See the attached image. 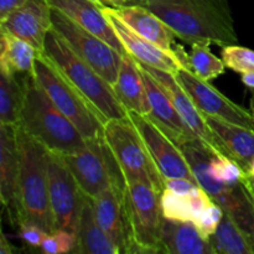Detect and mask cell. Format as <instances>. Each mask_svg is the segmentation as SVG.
<instances>
[{"instance_id": "obj_12", "label": "cell", "mask_w": 254, "mask_h": 254, "mask_svg": "<svg viewBox=\"0 0 254 254\" xmlns=\"http://www.w3.org/2000/svg\"><path fill=\"white\" fill-rule=\"evenodd\" d=\"M193 103L205 116L216 117L230 123L254 129V112L248 111L223 96L208 81H203L191 69L183 67L176 73Z\"/></svg>"}, {"instance_id": "obj_17", "label": "cell", "mask_w": 254, "mask_h": 254, "mask_svg": "<svg viewBox=\"0 0 254 254\" xmlns=\"http://www.w3.org/2000/svg\"><path fill=\"white\" fill-rule=\"evenodd\" d=\"M20 156L16 127L0 124V197L12 226L21 223L19 208Z\"/></svg>"}, {"instance_id": "obj_42", "label": "cell", "mask_w": 254, "mask_h": 254, "mask_svg": "<svg viewBox=\"0 0 254 254\" xmlns=\"http://www.w3.org/2000/svg\"><path fill=\"white\" fill-rule=\"evenodd\" d=\"M248 174H250L251 176H252V178L254 179V161H253V164H252V166H251V169H250V171H248Z\"/></svg>"}, {"instance_id": "obj_6", "label": "cell", "mask_w": 254, "mask_h": 254, "mask_svg": "<svg viewBox=\"0 0 254 254\" xmlns=\"http://www.w3.org/2000/svg\"><path fill=\"white\" fill-rule=\"evenodd\" d=\"M34 77L52 103L76 126L84 138L104 135L106 122L42 52L35 60Z\"/></svg>"}, {"instance_id": "obj_9", "label": "cell", "mask_w": 254, "mask_h": 254, "mask_svg": "<svg viewBox=\"0 0 254 254\" xmlns=\"http://www.w3.org/2000/svg\"><path fill=\"white\" fill-rule=\"evenodd\" d=\"M158 190L143 183L127 184L126 206L131 232L130 253H163L160 247L161 212Z\"/></svg>"}, {"instance_id": "obj_40", "label": "cell", "mask_w": 254, "mask_h": 254, "mask_svg": "<svg viewBox=\"0 0 254 254\" xmlns=\"http://www.w3.org/2000/svg\"><path fill=\"white\" fill-rule=\"evenodd\" d=\"M242 82L247 87L254 89V71L247 72V73H242Z\"/></svg>"}, {"instance_id": "obj_37", "label": "cell", "mask_w": 254, "mask_h": 254, "mask_svg": "<svg viewBox=\"0 0 254 254\" xmlns=\"http://www.w3.org/2000/svg\"><path fill=\"white\" fill-rule=\"evenodd\" d=\"M26 0H0V20L21 6Z\"/></svg>"}, {"instance_id": "obj_1", "label": "cell", "mask_w": 254, "mask_h": 254, "mask_svg": "<svg viewBox=\"0 0 254 254\" xmlns=\"http://www.w3.org/2000/svg\"><path fill=\"white\" fill-rule=\"evenodd\" d=\"M146 7L186 44L238 42L227 0H148Z\"/></svg>"}, {"instance_id": "obj_32", "label": "cell", "mask_w": 254, "mask_h": 254, "mask_svg": "<svg viewBox=\"0 0 254 254\" xmlns=\"http://www.w3.org/2000/svg\"><path fill=\"white\" fill-rule=\"evenodd\" d=\"M222 61L226 67L238 73H247L254 71V51L247 47L236 45H227L221 51Z\"/></svg>"}, {"instance_id": "obj_33", "label": "cell", "mask_w": 254, "mask_h": 254, "mask_svg": "<svg viewBox=\"0 0 254 254\" xmlns=\"http://www.w3.org/2000/svg\"><path fill=\"white\" fill-rule=\"evenodd\" d=\"M77 245V236L64 230H55L45 236L40 250L46 254L73 253Z\"/></svg>"}, {"instance_id": "obj_7", "label": "cell", "mask_w": 254, "mask_h": 254, "mask_svg": "<svg viewBox=\"0 0 254 254\" xmlns=\"http://www.w3.org/2000/svg\"><path fill=\"white\" fill-rule=\"evenodd\" d=\"M104 138L121 166L127 184L143 183L159 192L165 190V179L156 168L129 116L107 122Z\"/></svg>"}, {"instance_id": "obj_15", "label": "cell", "mask_w": 254, "mask_h": 254, "mask_svg": "<svg viewBox=\"0 0 254 254\" xmlns=\"http://www.w3.org/2000/svg\"><path fill=\"white\" fill-rule=\"evenodd\" d=\"M52 7L47 0H26L21 6L0 20V31L12 35L42 51L52 27Z\"/></svg>"}, {"instance_id": "obj_25", "label": "cell", "mask_w": 254, "mask_h": 254, "mask_svg": "<svg viewBox=\"0 0 254 254\" xmlns=\"http://www.w3.org/2000/svg\"><path fill=\"white\" fill-rule=\"evenodd\" d=\"M84 195V193H83ZM76 254H118L108 236L104 233L96 218L92 197L84 195L83 205L77 226Z\"/></svg>"}, {"instance_id": "obj_23", "label": "cell", "mask_w": 254, "mask_h": 254, "mask_svg": "<svg viewBox=\"0 0 254 254\" xmlns=\"http://www.w3.org/2000/svg\"><path fill=\"white\" fill-rule=\"evenodd\" d=\"M160 247L170 254H215L210 238L203 237L195 223L166 217L161 220Z\"/></svg>"}, {"instance_id": "obj_28", "label": "cell", "mask_w": 254, "mask_h": 254, "mask_svg": "<svg viewBox=\"0 0 254 254\" xmlns=\"http://www.w3.org/2000/svg\"><path fill=\"white\" fill-rule=\"evenodd\" d=\"M210 242L215 254H254L252 237L226 213Z\"/></svg>"}, {"instance_id": "obj_34", "label": "cell", "mask_w": 254, "mask_h": 254, "mask_svg": "<svg viewBox=\"0 0 254 254\" xmlns=\"http://www.w3.org/2000/svg\"><path fill=\"white\" fill-rule=\"evenodd\" d=\"M223 215H225V212H223L222 208L212 201L205 210L198 213L197 217L193 220V223L203 237L210 238L217 230L218 225L222 221Z\"/></svg>"}, {"instance_id": "obj_22", "label": "cell", "mask_w": 254, "mask_h": 254, "mask_svg": "<svg viewBox=\"0 0 254 254\" xmlns=\"http://www.w3.org/2000/svg\"><path fill=\"white\" fill-rule=\"evenodd\" d=\"M205 118L222 148L223 155L237 161L248 174L254 161V129L230 123L216 117L205 116Z\"/></svg>"}, {"instance_id": "obj_16", "label": "cell", "mask_w": 254, "mask_h": 254, "mask_svg": "<svg viewBox=\"0 0 254 254\" xmlns=\"http://www.w3.org/2000/svg\"><path fill=\"white\" fill-rule=\"evenodd\" d=\"M92 200L97 221L118 254L130 253L131 232L126 206V190L109 188Z\"/></svg>"}, {"instance_id": "obj_18", "label": "cell", "mask_w": 254, "mask_h": 254, "mask_svg": "<svg viewBox=\"0 0 254 254\" xmlns=\"http://www.w3.org/2000/svg\"><path fill=\"white\" fill-rule=\"evenodd\" d=\"M141 72L144 76V82L146 87V94H148L149 104H150V112L146 117L169 136L176 145L181 146L183 144L197 139L191 129L186 126L184 119L181 118L180 113L176 107L174 106L173 101L168 96L165 91L160 87V84L155 81L153 76L141 66Z\"/></svg>"}, {"instance_id": "obj_39", "label": "cell", "mask_w": 254, "mask_h": 254, "mask_svg": "<svg viewBox=\"0 0 254 254\" xmlns=\"http://www.w3.org/2000/svg\"><path fill=\"white\" fill-rule=\"evenodd\" d=\"M243 185H245V188L247 189L248 193H250L254 205V179L250 175V174H247V176H246L245 180H243Z\"/></svg>"}, {"instance_id": "obj_13", "label": "cell", "mask_w": 254, "mask_h": 254, "mask_svg": "<svg viewBox=\"0 0 254 254\" xmlns=\"http://www.w3.org/2000/svg\"><path fill=\"white\" fill-rule=\"evenodd\" d=\"M128 116L138 129L151 159L164 179L184 178L196 181L180 146L176 145L146 116L134 112H128Z\"/></svg>"}, {"instance_id": "obj_27", "label": "cell", "mask_w": 254, "mask_h": 254, "mask_svg": "<svg viewBox=\"0 0 254 254\" xmlns=\"http://www.w3.org/2000/svg\"><path fill=\"white\" fill-rule=\"evenodd\" d=\"M24 94V76L0 71V124L17 127Z\"/></svg>"}, {"instance_id": "obj_43", "label": "cell", "mask_w": 254, "mask_h": 254, "mask_svg": "<svg viewBox=\"0 0 254 254\" xmlns=\"http://www.w3.org/2000/svg\"><path fill=\"white\" fill-rule=\"evenodd\" d=\"M252 240H253V248H254V236H253V238H252Z\"/></svg>"}, {"instance_id": "obj_10", "label": "cell", "mask_w": 254, "mask_h": 254, "mask_svg": "<svg viewBox=\"0 0 254 254\" xmlns=\"http://www.w3.org/2000/svg\"><path fill=\"white\" fill-rule=\"evenodd\" d=\"M51 29L67 46L113 86L118 77L123 55L59 10L52 7Z\"/></svg>"}, {"instance_id": "obj_19", "label": "cell", "mask_w": 254, "mask_h": 254, "mask_svg": "<svg viewBox=\"0 0 254 254\" xmlns=\"http://www.w3.org/2000/svg\"><path fill=\"white\" fill-rule=\"evenodd\" d=\"M103 11L106 16L108 17L109 22L113 26L116 34L118 35L123 46L126 47L127 52L130 56H133L136 61L146 64V66L163 69V71H168L175 74L178 73L179 69L185 67L178 55L165 51L149 40L141 37L140 35L135 34L130 27L127 26L112 11L111 7H103Z\"/></svg>"}, {"instance_id": "obj_30", "label": "cell", "mask_w": 254, "mask_h": 254, "mask_svg": "<svg viewBox=\"0 0 254 254\" xmlns=\"http://www.w3.org/2000/svg\"><path fill=\"white\" fill-rule=\"evenodd\" d=\"M208 170L212 178L228 186L242 184L247 173L236 160L222 154H215L211 158Z\"/></svg>"}, {"instance_id": "obj_4", "label": "cell", "mask_w": 254, "mask_h": 254, "mask_svg": "<svg viewBox=\"0 0 254 254\" xmlns=\"http://www.w3.org/2000/svg\"><path fill=\"white\" fill-rule=\"evenodd\" d=\"M41 52L83 94L106 123L128 117V111L117 97L113 86L79 59L52 29L45 39Z\"/></svg>"}, {"instance_id": "obj_41", "label": "cell", "mask_w": 254, "mask_h": 254, "mask_svg": "<svg viewBox=\"0 0 254 254\" xmlns=\"http://www.w3.org/2000/svg\"><path fill=\"white\" fill-rule=\"evenodd\" d=\"M148 0H129L130 5H141V6H146Z\"/></svg>"}, {"instance_id": "obj_38", "label": "cell", "mask_w": 254, "mask_h": 254, "mask_svg": "<svg viewBox=\"0 0 254 254\" xmlns=\"http://www.w3.org/2000/svg\"><path fill=\"white\" fill-rule=\"evenodd\" d=\"M16 251H17L16 248H14L11 245H10L6 236L2 233L1 240H0V254H12L14 252H16Z\"/></svg>"}, {"instance_id": "obj_24", "label": "cell", "mask_w": 254, "mask_h": 254, "mask_svg": "<svg viewBox=\"0 0 254 254\" xmlns=\"http://www.w3.org/2000/svg\"><path fill=\"white\" fill-rule=\"evenodd\" d=\"M117 97L128 112L148 116L150 112L143 72L138 61L129 54L123 55L116 83L113 84Z\"/></svg>"}, {"instance_id": "obj_26", "label": "cell", "mask_w": 254, "mask_h": 254, "mask_svg": "<svg viewBox=\"0 0 254 254\" xmlns=\"http://www.w3.org/2000/svg\"><path fill=\"white\" fill-rule=\"evenodd\" d=\"M41 54L31 44L12 35L1 32L0 36V71L9 73H34L35 60Z\"/></svg>"}, {"instance_id": "obj_11", "label": "cell", "mask_w": 254, "mask_h": 254, "mask_svg": "<svg viewBox=\"0 0 254 254\" xmlns=\"http://www.w3.org/2000/svg\"><path fill=\"white\" fill-rule=\"evenodd\" d=\"M83 197L64 155L49 151V200L56 230L76 235Z\"/></svg>"}, {"instance_id": "obj_20", "label": "cell", "mask_w": 254, "mask_h": 254, "mask_svg": "<svg viewBox=\"0 0 254 254\" xmlns=\"http://www.w3.org/2000/svg\"><path fill=\"white\" fill-rule=\"evenodd\" d=\"M47 1L51 7L61 11L82 27L104 40L119 54H128L109 22L108 17L104 14L103 6L92 0H47Z\"/></svg>"}, {"instance_id": "obj_35", "label": "cell", "mask_w": 254, "mask_h": 254, "mask_svg": "<svg viewBox=\"0 0 254 254\" xmlns=\"http://www.w3.org/2000/svg\"><path fill=\"white\" fill-rule=\"evenodd\" d=\"M46 235V231L42 230L39 226L32 225V223L24 222L19 226L20 238H21L26 245H29L30 247L40 248V246H41L42 241H44Z\"/></svg>"}, {"instance_id": "obj_31", "label": "cell", "mask_w": 254, "mask_h": 254, "mask_svg": "<svg viewBox=\"0 0 254 254\" xmlns=\"http://www.w3.org/2000/svg\"><path fill=\"white\" fill-rule=\"evenodd\" d=\"M191 195H179L165 189L160 195L161 212L164 217L175 221H191L193 222V210L191 205Z\"/></svg>"}, {"instance_id": "obj_2", "label": "cell", "mask_w": 254, "mask_h": 254, "mask_svg": "<svg viewBox=\"0 0 254 254\" xmlns=\"http://www.w3.org/2000/svg\"><path fill=\"white\" fill-rule=\"evenodd\" d=\"M25 94L17 127L34 136L51 153L68 155L86 146L87 139L52 103L34 73L24 74Z\"/></svg>"}, {"instance_id": "obj_14", "label": "cell", "mask_w": 254, "mask_h": 254, "mask_svg": "<svg viewBox=\"0 0 254 254\" xmlns=\"http://www.w3.org/2000/svg\"><path fill=\"white\" fill-rule=\"evenodd\" d=\"M141 66L155 78V81L160 84L161 88L168 93V96L173 101L174 106L176 107L178 112L180 113L181 118L184 119L186 126L191 129L193 135L198 140L205 143L213 153L222 154L223 155L222 148H221L220 143L216 139L215 134L212 133V130L208 127L205 116L196 107V104L190 98L188 92L181 86L176 74L168 71H163V69L154 68V67L146 66V64H141Z\"/></svg>"}, {"instance_id": "obj_5", "label": "cell", "mask_w": 254, "mask_h": 254, "mask_svg": "<svg viewBox=\"0 0 254 254\" xmlns=\"http://www.w3.org/2000/svg\"><path fill=\"white\" fill-rule=\"evenodd\" d=\"M198 185L247 235L254 236V205L245 185L228 186L215 180L208 170L213 153L205 143L192 139L180 146Z\"/></svg>"}, {"instance_id": "obj_36", "label": "cell", "mask_w": 254, "mask_h": 254, "mask_svg": "<svg viewBox=\"0 0 254 254\" xmlns=\"http://www.w3.org/2000/svg\"><path fill=\"white\" fill-rule=\"evenodd\" d=\"M200 188L201 186L196 181L190 180V179H165V189H169L179 195H192Z\"/></svg>"}, {"instance_id": "obj_21", "label": "cell", "mask_w": 254, "mask_h": 254, "mask_svg": "<svg viewBox=\"0 0 254 254\" xmlns=\"http://www.w3.org/2000/svg\"><path fill=\"white\" fill-rule=\"evenodd\" d=\"M111 9L135 34L140 35L165 51L176 54L179 45L175 42L178 39L175 32L150 9L141 5H127Z\"/></svg>"}, {"instance_id": "obj_29", "label": "cell", "mask_w": 254, "mask_h": 254, "mask_svg": "<svg viewBox=\"0 0 254 254\" xmlns=\"http://www.w3.org/2000/svg\"><path fill=\"white\" fill-rule=\"evenodd\" d=\"M186 67L203 81H212L223 74L225 62L211 52L210 44H193L188 54Z\"/></svg>"}, {"instance_id": "obj_3", "label": "cell", "mask_w": 254, "mask_h": 254, "mask_svg": "<svg viewBox=\"0 0 254 254\" xmlns=\"http://www.w3.org/2000/svg\"><path fill=\"white\" fill-rule=\"evenodd\" d=\"M19 145V208L21 223L36 225L47 233L56 230L49 200V150L16 127ZM20 223V225H21Z\"/></svg>"}, {"instance_id": "obj_8", "label": "cell", "mask_w": 254, "mask_h": 254, "mask_svg": "<svg viewBox=\"0 0 254 254\" xmlns=\"http://www.w3.org/2000/svg\"><path fill=\"white\" fill-rule=\"evenodd\" d=\"M64 158L81 191L88 197L94 198L109 188L127 190L126 178L104 135L87 139L82 150Z\"/></svg>"}]
</instances>
